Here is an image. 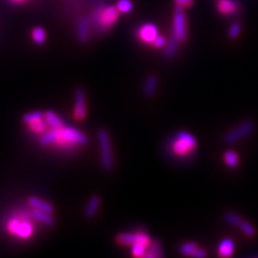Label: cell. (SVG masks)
<instances>
[{"instance_id":"cell-3","label":"cell","mask_w":258,"mask_h":258,"mask_svg":"<svg viewBox=\"0 0 258 258\" xmlns=\"http://www.w3.org/2000/svg\"><path fill=\"white\" fill-rule=\"evenodd\" d=\"M197 147L195 137L187 131H180L174 136L171 143V151L175 156H188Z\"/></svg>"},{"instance_id":"cell-14","label":"cell","mask_w":258,"mask_h":258,"mask_svg":"<svg viewBox=\"0 0 258 258\" xmlns=\"http://www.w3.org/2000/svg\"><path fill=\"white\" fill-rule=\"evenodd\" d=\"M27 203H28L29 206H31V207H33V209H35V210L46 211V212L52 213V214H53V212H54L53 206H52L51 204H50V203H48V201L43 200V199H41V198H39V197H35V196L30 197V198H28Z\"/></svg>"},{"instance_id":"cell-12","label":"cell","mask_w":258,"mask_h":258,"mask_svg":"<svg viewBox=\"0 0 258 258\" xmlns=\"http://www.w3.org/2000/svg\"><path fill=\"white\" fill-rule=\"evenodd\" d=\"M90 28H91V22L87 17L83 16L78 21V27H77V34L78 39L80 42L84 43L89 40L90 37Z\"/></svg>"},{"instance_id":"cell-24","label":"cell","mask_w":258,"mask_h":258,"mask_svg":"<svg viewBox=\"0 0 258 258\" xmlns=\"http://www.w3.org/2000/svg\"><path fill=\"white\" fill-rule=\"evenodd\" d=\"M198 250V245L194 242H185L180 247V253L185 256H194Z\"/></svg>"},{"instance_id":"cell-1","label":"cell","mask_w":258,"mask_h":258,"mask_svg":"<svg viewBox=\"0 0 258 258\" xmlns=\"http://www.w3.org/2000/svg\"><path fill=\"white\" fill-rule=\"evenodd\" d=\"M89 139L84 133L81 130L70 127V126H62L58 129H49L43 133L39 142L41 146H52L56 144L62 149H74L79 146H83L87 143Z\"/></svg>"},{"instance_id":"cell-22","label":"cell","mask_w":258,"mask_h":258,"mask_svg":"<svg viewBox=\"0 0 258 258\" xmlns=\"http://www.w3.org/2000/svg\"><path fill=\"white\" fill-rule=\"evenodd\" d=\"M224 159H225L226 165H227L231 169H235L239 165L238 154L232 150L226 151L225 154H224Z\"/></svg>"},{"instance_id":"cell-16","label":"cell","mask_w":258,"mask_h":258,"mask_svg":"<svg viewBox=\"0 0 258 258\" xmlns=\"http://www.w3.org/2000/svg\"><path fill=\"white\" fill-rule=\"evenodd\" d=\"M31 215H33V217L38 223L48 226V227H51V226H53V224H54V218L52 216V213L34 209L33 213H31Z\"/></svg>"},{"instance_id":"cell-25","label":"cell","mask_w":258,"mask_h":258,"mask_svg":"<svg viewBox=\"0 0 258 258\" xmlns=\"http://www.w3.org/2000/svg\"><path fill=\"white\" fill-rule=\"evenodd\" d=\"M45 118V114L40 111H35V112H29L27 114L23 116V122L26 125H30L35 122L40 121V119Z\"/></svg>"},{"instance_id":"cell-32","label":"cell","mask_w":258,"mask_h":258,"mask_svg":"<svg viewBox=\"0 0 258 258\" xmlns=\"http://www.w3.org/2000/svg\"><path fill=\"white\" fill-rule=\"evenodd\" d=\"M174 3L182 8H191L194 4V0H174Z\"/></svg>"},{"instance_id":"cell-23","label":"cell","mask_w":258,"mask_h":258,"mask_svg":"<svg viewBox=\"0 0 258 258\" xmlns=\"http://www.w3.org/2000/svg\"><path fill=\"white\" fill-rule=\"evenodd\" d=\"M28 127L31 133H34L36 135H42L45 131L48 130V124L46 122V119L43 118L40 119V121L28 125Z\"/></svg>"},{"instance_id":"cell-27","label":"cell","mask_w":258,"mask_h":258,"mask_svg":"<svg viewBox=\"0 0 258 258\" xmlns=\"http://www.w3.org/2000/svg\"><path fill=\"white\" fill-rule=\"evenodd\" d=\"M238 228H240V230L243 232V234L249 238H252V237L255 236V228L253 227V225H252L249 222H247V221H243V219H242V222H241L240 225H239Z\"/></svg>"},{"instance_id":"cell-11","label":"cell","mask_w":258,"mask_h":258,"mask_svg":"<svg viewBox=\"0 0 258 258\" xmlns=\"http://www.w3.org/2000/svg\"><path fill=\"white\" fill-rule=\"evenodd\" d=\"M217 10L222 15L229 16L236 14L240 10V3L237 0H219L217 3Z\"/></svg>"},{"instance_id":"cell-20","label":"cell","mask_w":258,"mask_h":258,"mask_svg":"<svg viewBox=\"0 0 258 258\" xmlns=\"http://www.w3.org/2000/svg\"><path fill=\"white\" fill-rule=\"evenodd\" d=\"M179 43H180V41L177 39V38L172 36L171 39H170L167 42V45L165 46V52H163V55H165L166 58H172L173 57L175 53H177V51H178Z\"/></svg>"},{"instance_id":"cell-8","label":"cell","mask_w":258,"mask_h":258,"mask_svg":"<svg viewBox=\"0 0 258 258\" xmlns=\"http://www.w3.org/2000/svg\"><path fill=\"white\" fill-rule=\"evenodd\" d=\"M117 242L122 245H130V247L135 243H141L148 247L151 243V239L144 232H123L117 236Z\"/></svg>"},{"instance_id":"cell-17","label":"cell","mask_w":258,"mask_h":258,"mask_svg":"<svg viewBox=\"0 0 258 258\" xmlns=\"http://www.w3.org/2000/svg\"><path fill=\"white\" fill-rule=\"evenodd\" d=\"M235 243L230 238H225L218 245V255L222 257H230L234 254Z\"/></svg>"},{"instance_id":"cell-29","label":"cell","mask_w":258,"mask_h":258,"mask_svg":"<svg viewBox=\"0 0 258 258\" xmlns=\"http://www.w3.org/2000/svg\"><path fill=\"white\" fill-rule=\"evenodd\" d=\"M147 245L141 244V243H135L131 245V253L136 257H142L144 256L147 252Z\"/></svg>"},{"instance_id":"cell-6","label":"cell","mask_w":258,"mask_h":258,"mask_svg":"<svg viewBox=\"0 0 258 258\" xmlns=\"http://www.w3.org/2000/svg\"><path fill=\"white\" fill-rule=\"evenodd\" d=\"M172 35L177 38L180 42H183L187 39L186 15L184 13V8L180 7V5H175L174 9Z\"/></svg>"},{"instance_id":"cell-19","label":"cell","mask_w":258,"mask_h":258,"mask_svg":"<svg viewBox=\"0 0 258 258\" xmlns=\"http://www.w3.org/2000/svg\"><path fill=\"white\" fill-rule=\"evenodd\" d=\"M45 119L49 127L52 129H58L65 125L62 118L53 111H47L45 113Z\"/></svg>"},{"instance_id":"cell-28","label":"cell","mask_w":258,"mask_h":258,"mask_svg":"<svg viewBox=\"0 0 258 258\" xmlns=\"http://www.w3.org/2000/svg\"><path fill=\"white\" fill-rule=\"evenodd\" d=\"M225 221L228 224L235 226V227H239V225H240L242 222V218L236 213L228 212L225 214Z\"/></svg>"},{"instance_id":"cell-13","label":"cell","mask_w":258,"mask_h":258,"mask_svg":"<svg viewBox=\"0 0 258 258\" xmlns=\"http://www.w3.org/2000/svg\"><path fill=\"white\" fill-rule=\"evenodd\" d=\"M157 86H158V79H157L156 75H149L143 84V95L148 98L153 97L157 91Z\"/></svg>"},{"instance_id":"cell-21","label":"cell","mask_w":258,"mask_h":258,"mask_svg":"<svg viewBox=\"0 0 258 258\" xmlns=\"http://www.w3.org/2000/svg\"><path fill=\"white\" fill-rule=\"evenodd\" d=\"M31 38H33V41L36 43V45L42 46L47 39L46 30L39 26L35 27L33 30H31Z\"/></svg>"},{"instance_id":"cell-10","label":"cell","mask_w":258,"mask_h":258,"mask_svg":"<svg viewBox=\"0 0 258 258\" xmlns=\"http://www.w3.org/2000/svg\"><path fill=\"white\" fill-rule=\"evenodd\" d=\"M73 115L77 121H83L86 117V98L83 90H78L75 92L74 97V110Z\"/></svg>"},{"instance_id":"cell-7","label":"cell","mask_w":258,"mask_h":258,"mask_svg":"<svg viewBox=\"0 0 258 258\" xmlns=\"http://www.w3.org/2000/svg\"><path fill=\"white\" fill-rule=\"evenodd\" d=\"M254 130V124L251 121H245L242 124L238 125L237 127L231 129L229 133L226 134L225 136V141L227 143H236L239 140L243 139L244 137L249 136L250 134L253 133Z\"/></svg>"},{"instance_id":"cell-5","label":"cell","mask_w":258,"mask_h":258,"mask_svg":"<svg viewBox=\"0 0 258 258\" xmlns=\"http://www.w3.org/2000/svg\"><path fill=\"white\" fill-rule=\"evenodd\" d=\"M8 230L11 235L21 239H29L34 235L35 227L29 219L23 217H12L8 222Z\"/></svg>"},{"instance_id":"cell-18","label":"cell","mask_w":258,"mask_h":258,"mask_svg":"<svg viewBox=\"0 0 258 258\" xmlns=\"http://www.w3.org/2000/svg\"><path fill=\"white\" fill-rule=\"evenodd\" d=\"M100 206V197L97 195H94L89 200V203L86 205L84 214L87 218H93L96 215V213Z\"/></svg>"},{"instance_id":"cell-15","label":"cell","mask_w":258,"mask_h":258,"mask_svg":"<svg viewBox=\"0 0 258 258\" xmlns=\"http://www.w3.org/2000/svg\"><path fill=\"white\" fill-rule=\"evenodd\" d=\"M163 256V249L161 242L159 240L151 241V243L148 245L147 252L143 257L146 258H159Z\"/></svg>"},{"instance_id":"cell-9","label":"cell","mask_w":258,"mask_h":258,"mask_svg":"<svg viewBox=\"0 0 258 258\" xmlns=\"http://www.w3.org/2000/svg\"><path fill=\"white\" fill-rule=\"evenodd\" d=\"M159 35L158 28L154 24H144L137 30V37L141 42L147 43V45H152L154 40Z\"/></svg>"},{"instance_id":"cell-4","label":"cell","mask_w":258,"mask_h":258,"mask_svg":"<svg viewBox=\"0 0 258 258\" xmlns=\"http://www.w3.org/2000/svg\"><path fill=\"white\" fill-rule=\"evenodd\" d=\"M99 152H100V161L102 166L105 171H110L113 168V150L111 146L110 136L104 129H100L97 134Z\"/></svg>"},{"instance_id":"cell-33","label":"cell","mask_w":258,"mask_h":258,"mask_svg":"<svg viewBox=\"0 0 258 258\" xmlns=\"http://www.w3.org/2000/svg\"><path fill=\"white\" fill-rule=\"evenodd\" d=\"M206 256V252L204 249H200V248H198L196 253H195V255H194V257H198V258H203Z\"/></svg>"},{"instance_id":"cell-2","label":"cell","mask_w":258,"mask_h":258,"mask_svg":"<svg viewBox=\"0 0 258 258\" xmlns=\"http://www.w3.org/2000/svg\"><path fill=\"white\" fill-rule=\"evenodd\" d=\"M119 11L113 5H102L93 11L91 17V24L95 25V27L100 33L110 30L118 21Z\"/></svg>"},{"instance_id":"cell-30","label":"cell","mask_w":258,"mask_h":258,"mask_svg":"<svg viewBox=\"0 0 258 258\" xmlns=\"http://www.w3.org/2000/svg\"><path fill=\"white\" fill-rule=\"evenodd\" d=\"M241 29H242V27H241L240 23H239V22L232 23L229 30H228V36H229L230 39H235V38H237L239 35H240Z\"/></svg>"},{"instance_id":"cell-31","label":"cell","mask_w":258,"mask_h":258,"mask_svg":"<svg viewBox=\"0 0 258 258\" xmlns=\"http://www.w3.org/2000/svg\"><path fill=\"white\" fill-rule=\"evenodd\" d=\"M152 45L155 47V48H158V49H160V48H163L165 47L166 45H167V40H166V38L165 37H162V36H157V38L156 39L154 40V42L152 43Z\"/></svg>"},{"instance_id":"cell-26","label":"cell","mask_w":258,"mask_h":258,"mask_svg":"<svg viewBox=\"0 0 258 258\" xmlns=\"http://www.w3.org/2000/svg\"><path fill=\"white\" fill-rule=\"evenodd\" d=\"M116 8L119 11V13L127 14L129 12L133 11L134 4L131 2V0H118Z\"/></svg>"},{"instance_id":"cell-34","label":"cell","mask_w":258,"mask_h":258,"mask_svg":"<svg viewBox=\"0 0 258 258\" xmlns=\"http://www.w3.org/2000/svg\"><path fill=\"white\" fill-rule=\"evenodd\" d=\"M25 1H27V0H10V2L13 3V4H21Z\"/></svg>"}]
</instances>
